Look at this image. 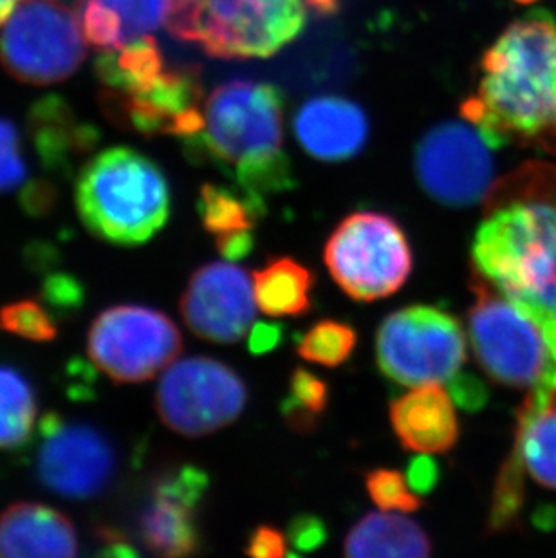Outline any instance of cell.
Returning <instances> with one entry per match:
<instances>
[{"mask_svg":"<svg viewBox=\"0 0 556 558\" xmlns=\"http://www.w3.org/2000/svg\"><path fill=\"white\" fill-rule=\"evenodd\" d=\"M478 93L461 114L492 148L556 154V19L535 10L511 22L481 59Z\"/></svg>","mask_w":556,"mask_h":558,"instance_id":"obj_1","label":"cell"},{"mask_svg":"<svg viewBox=\"0 0 556 558\" xmlns=\"http://www.w3.org/2000/svg\"><path fill=\"white\" fill-rule=\"evenodd\" d=\"M183 143L192 161L214 165L261 205L294 186L283 150V96L275 85H219L205 101L203 131Z\"/></svg>","mask_w":556,"mask_h":558,"instance_id":"obj_2","label":"cell"},{"mask_svg":"<svg viewBox=\"0 0 556 558\" xmlns=\"http://www.w3.org/2000/svg\"><path fill=\"white\" fill-rule=\"evenodd\" d=\"M473 268L528 311L556 348V203L515 201L489 211L472 243Z\"/></svg>","mask_w":556,"mask_h":558,"instance_id":"obj_3","label":"cell"},{"mask_svg":"<svg viewBox=\"0 0 556 558\" xmlns=\"http://www.w3.org/2000/svg\"><path fill=\"white\" fill-rule=\"evenodd\" d=\"M78 216L95 238L140 246L164 230L172 195L164 170L131 147L107 148L80 170Z\"/></svg>","mask_w":556,"mask_h":558,"instance_id":"obj_4","label":"cell"},{"mask_svg":"<svg viewBox=\"0 0 556 558\" xmlns=\"http://www.w3.org/2000/svg\"><path fill=\"white\" fill-rule=\"evenodd\" d=\"M304 0H176L167 32L216 59H266L304 29Z\"/></svg>","mask_w":556,"mask_h":558,"instance_id":"obj_5","label":"cell"},{"mask_svg":"<svg viewBox=\"0 0 556 558\" xmlns=\"http://www.w3.org/2000/svg\"><path fill=\"white\" fill-rule=\"evenodd\" d=\"M475 301L468 338L484 373L497 384L530 390L556 381V348L544 327L473 268Z\"/></svg>","mask_w":556,"mask_h":558,"instance_id":"obj_6","label":"cell"},{"mask_svg":"<svg viewBox=\"0 0 556 558\" xmlns=\"http://www.w3.org/2000/svg\"><path fill=\"white\" fill-rule=\"evenodd\" d=\"M324 263L352 301L374 302L403 288L414 257L403 228L392 217L354 211L327 239Z\"/></svg>","mask_w":556,"mask_h":558,"instance_id":"obj_7","label":"cell"},{"mask_svg":"<svg viewBox=\"0 0 556 558\" xmlns=\"http://www.w3.org/2000/svg\"><path fill=\"white\" fill-rule=\"evenodd\" d=\"M376 364L404 387L448 384L467 364V335L456 316L436 306L394 311L376 332Z\"/></svg>","mask_w":556,"mask_h":558,"instance_id":"obj_8","label":"cell"},{"mask_svg":"<svg viewBox=\"0 0 556 558\" xmlns=\"http://www.w3.org/2000/svg\"><path fill=\"white\" fill-rule=\"evenodd\" d=\"M84 38L76 11L58 0H24L0 35V62L24 84H57L84 63Z\"/></svg>","mask_w":556,"mask_h":558,"instance_id":"obj_9","label":"cell"},{"mask_svg":"<svg viewBox=\"0 0 556 558\" xmlns=\"http://www.w3.org/2000/svg\"><path fill=\"white\" fill-rule=\"evenodd\" d=\"M183 337L154 307L120 304L101 311L87 332V354L116 384H142L178 360Z\"/></svg>","mask_w":556,"mask_h":558,"instance_id":"obj_10","label":"cell"},{"mask_svg":"<svg viewBox=\"0 0 556 558\" xmlns=\"http://www.w3.org/2000/svg\"><path fill=\"white\" fill-rule=\"evenodd\" d=\"M247 403L244 379L206 356L176 360L156 389L159 420L186 437L208 436L237 422Z\"/></svg>","mask_w":556,"mask_h":558,"instance_id":"obj_11","label":"cell"},{"mask_svg":"<svg viewBox=\"0 0 556 558\" xmlns=\"http://www.w3.org/2000/svg\"><path fill=\"white\" fill-rule=\"evenodd\" d=\"M475 125L446 122L426 132L415 148V175L432 199L448 208H468L488 195L494 158Z\"/></svg>","mask_w":556,"mask_h":558,"instance_id":"obj_12","label":"cell"},{"mask_svg":"<svg viewBox=\"0 0 556 558\" xmlns=\"http://www.w3.org/2000/svg\"><path fill=\"white\" fill-rule=\"evenodd\" d=\"M37 480L65 499L85 500L106 490L116 474V450L106 434L89 423L68 422L57 412L40 420Z\"/></svg>","mask_w":556,"mask_h":558,"instance_id":"obj_13","label":"cell"},{"mask_svg":"<svg viewBox=\"0 0 556 558\" xmlns=\"http://www.w3.org/2000/svg\"><path fill=\"white\" fill-rule=\"evenodd\" d=\"M100 109L112 125L143 136L168 134L189 140L205 126L203 85L197 71L167 68L153 85L136 95L104 87Z\"/></svg>","mask_w":556,"mask_h":558,"instance_id":"obj_14","label":"cell"},{"mask_svg":"<svg viewBox=\"0 0 556 558\" xmlns=\"http://www.w3.org/2000/svg\"><path fill=\"white\" fill-rule=\"evenodd\" d=\"M257 307L253 279L231 260L201 266L181 296L184 324L214 343L241 342L252 331Z\"/></svg>","mask_w":556,"mask_h":558,"instance_id":"obj_15","label":"cell"},{"mask_svg":"<svg viewBox=\"0 0 556 558\" xmlns=\"http://www.w3.org/2000/svg\"><path fill=\"white\" fill-rule=\"evenodd\" d=\"M210 477L194 464H183L154 483L153 497L143 508L137 532L145 548L159 557L197 554L201 546L197 506L205 499Z\"/></svg>","mask_w":556,"mask_h":558,"instance_id":"obj_16","label":"cell"},{"mask_svg":"<svg viewBox=\"0 0 556 558\" xmlns=\"http://www.w3.org/2000/svg\"><path fill=\"white\" fill-rule=\"evenodd\" d=\"M300 147L326 163H340L362 153L368 122L362 107L341 96H316L300 107L293 120Z\"/></svg>","mask_w":556,"mask_h":558,"instance_id":"obj_17","label":"cell"},{"mask_svg":"<svg viewBox=\"0 0 556 558\" xmlns=\"http://www.w3.org/2000/svg\"><path fill=\"white\" fill-rule=\"evenodd\" d=\"M27 134L38 161L51 174L71 175L80 159L93 154L101 132L78 114L62 96L38 98L27 112Z\"/></svg>","mask_w":556,"mask_h":558,"instance_id":"obj_18","label":"cell"},{"mask_svg":"<svg viewBox=\"0 0 556 558\" xmlns=\"http://www.w3.org/2000/svg\"><path fill=\"white\" fill-rule=\"evenodd\" d=\"M456 401L443 385H420L390 403L394 434L404 450L415 453H445L459 441Z\"/></svg>","mask_w":556,"mask_h":558,"instance_id":"obj_19","label":"cell"},{"mask_svg":"<svg viewBox=\"0 0 556 558\" xmlns=\"http://www.w3.org/2000/svg\"><path fill=\"white\" fill-rule=\"evenodd\" d=\"M76 555V530L62 511L38 502H15L0 513V558Z\"/></svg>","mask_w":556,"mask_h":558,"instance_id":"obj_20","label":"cell"},{"mask_svg":"<svg viewBox=\"0 0 556 558\" xmlns=\"http://www.w3.org/2000/svg\"><path fill=\"white\" fill-rule=\"evenodd\" d=\"M508 459L539 485L556 490V384L541 385L525 396Z\"/></svg>","mask_w":556,"mask_h":558,"instance_id":"obj_21","label":"cell"},{"mask_svg":"<svg viewBox=\"0 0 556 558\" xmlns=\"http://www.w3.org/2000/svg\"><path fill=\"white\" fill-rule=\"evenodd\" d=\"M197 208L203 227L216 238L217 252L226 260L237 263L253 252V230L266 214V206L242 192L237 194L233 190L208 183L201 189Z\"/></svg>","mask_w":556,"mask_h":558,"instance_id":"obj_22","label":"cell"},{"mask_svg":"<svg viewBox=\"0 0 556 558\" xmlns=\"http://www.w3.org/2000/svg\"><path fill=\"white\" fill-rule=\"evenodd\" d=\"M343 551L351 558H426L432 555V541L409 517L376 511L351 527Z\"/></svg>","mask_w":556,"mask_h":558,"instance_id":"obj_23","label":"cell"},{"mask_svg":"<svg viewBox=\"0 0 556 558\" xmlns=\"http://www.w3.org/2000/svg\"><path fill=\"white\" fill-rule=\"evenodd\" d=\"M258 310L271 318L304 316L313 307L315 275L291 257H274L252 275Z\"/></svg>","mask_w":556,"mask_h":558,"instance_id":"obj_24","label":"cell"},{"mask_svg":"<svg viewBox=\"0 0 556 558\" xmlns=\"http://www.w3.org/2000/svg\"><path fill=\"white\" fill-rule=\"evenodd\" d=\"M165 69L161 49L150 37L137 38L116 51H101L95 62L100 84L123 95L147 89Z\"/></svg>","mask_w":556,"mask_h":558,"instance_id":"obj_25","label":"cell"},{"mask_svg":"<svg viewBox=\"0 0 556 558\" xmlns=\"http://www.w3.org/2000/svg\"><path fill=\"white\" fill-rule=\"evenodd\" d=\"M37 422V396L24 374L0 365V450L29 441Z\"/></svg>","mask_w":556,"mask_h":558,"instance_id":"obj_26","label":"cell"},{"mask_svg":"<svg viewBox=\"0 0 556 558\" xmlns=\"http://www.w3.org/2000/svg\"><path fill=\"white\" fill-rule=\"evenodd\" d=\"M329 405V385L318 374L294 369L289 376L288 395L280 403V414L297 433H311L318 427Z\"/></svg>","mask_w":556,"mask_h":558,"instance_id":"obj_27","label":"cell"},{"mask_svg":"<svg viewBox=\"0 0 556 558\" xmlns=\"http://www.w3.org/2000/svg\"><path fill=\"white\" fill-rule=\"evenodd\" d=\"M358 345V332L341 320H318L297 338V353L310 364L338 367L351 359Z\"/></svg>","mask_w":556,"mask_h":558,"instance_id":"obj_28","label":"cell"},{"mask_svg":"<svg viewBox=\"0 0 556 558\" xmlns=\"http://www.w3.org/2000/svg\"><path fill=\"white\" fill-rule=\"evenodd\" d=\"M0 331L10 332L29 342H53L58 327L44 302L21 299L0 307Z\"/></svg>","mask_w":556,"mask_h":558,"instance_id":"obj_29","label":"cell"},{"mask_svg":"<svg viewBox=\"0 0 556 558\" xmlns=\"http://www.w3.org/2000/svg\"><path fill=\"white\" fill-rule=\"evenodd\" d=\"M76 15L85 40L100 53L123 48L120 15L109 0H78Z\"/></svg>","mask_w":556,"mask_h":558,"instance_id":"obj_30","label":"cell"},{"mask_svg":"<svg viewBox=\"0 0 556 558\" xmlns=\"http://www.w3.org/2000/svg\"><path fill=\"white\" fill-rule=\"evenodd\" d=\"M121 21L123 46L137 38L150 37V33L167 24L176 0H109Z\"/></svg>","mask_w":556,"mask_h":558,"instance_id":"obj_31","label":"cell"},{"mask_svg":"<svg viewBox=\"0 0 556 558\" xmlns=\"http://www.w3.org/2000/svg\"><path fill=\"white\" fill-rule=\"evenodd\" d=\"M365 488L374 505L382 510L412 513L423 506L420 494L412 490L407 475L398 470H371L365 475Z\"/></svg>","mask_w":556,"mask_h":558,"instance_id":"obj_32","label":"cell"},{"mask_svg":"<svg viewBox=\"0 0 556 558\" xmlns=\"http://www.w3.org/2000/svg\"><path fill=\"white\" fill-rule=\"evenodd\" d=\"M40 301L53 316H71L84 306L85 288L74 275L51 271L44 279Z\"/></svg>","mask_w":556,"mask_h":558,"instance_id":"obj_33","label":"cell"},{"mask_svg":"<svg viewBox=\"0 0 556 558\" xmlns=\"http://www.w3.org/2000/svg\"><path fill=\"white\" fill-rule=\"evenodd\" d=\"M26 159L15 123L0 118V194L19 189L26 181Z\"/></svg>","mask_w":556,"mask_h":558,"instance_id":"obj_34","label":"cell"},{"mask_svg":"<svg viewBox=\"0 0 556 558\" xmlns=\"http://www.w3.org/2000/svg\"><path fill=\"white\" fill-rule=\"evenodd\" d=\"M288 544L299 554H310L327 541V527L321 517L297 515L288 526Z\"/></svg>","mask_w":556,"mask_h":558,"instance_id":"obj_35","label":"cell"},{"mask_svg":"<svg viewBox=\"0 0 556 558\" xmlns=\"http://www.w3.org/2000/svg\"><path fill=\"white\" fill-rule=\"evenodd\" d=\"M19 203L26 216L35 219L51 216L58 205L57 186L48 180L29 181L22 189Z\"/></svg>","mask_w":556,"mask_h":558,"instance_id":"obj_36","label":"cell"},{"mask_svg":"<svg viewBox=\"0 0 556 558\" xmlns=\"http://www.w3.org/2000/svg\"><path fill=\"white\" fill-rule=\"evenodd\" d=\"M446 389L450 392L451 400L464 411H481L488 401V390L483 381L478 376L462 373V371L446 384Z\"/></svg>","mask_w":556,"mask_h":558,"instance_id":"obj_37","label":"cell"},{"mask_svg":"<svg viewBox=\"0 0 556 558\" xmlns=\"http://www.w3.org/2000/svg\"><path fill=\"white\" fill-rule=\"evenodd\" d=\"M288 537L280 530L274 526H258L250 535L244 551L252 557L280 558L289 555Z\"/></svg>","mask_w":556,"mask_h":558,"instance_id":"obj_38","label":"cell"},{"mask_svg":"<svg viewBox=\"0 0 556 558\" xmlns=\"http://www.w3.org/2000/svg\"><path fill=\"white\" fill-rule=\"evenodd\" d=\"M407 480L415 494L425 496L436 488L439 481V466L428 453H420L418 458L410 461Z\"/></svg>","mask_w":556,"mask_h":558,"instance_id":"obj_39","label":"cell"},{"mask_svg":"<svg viewBox=\"0 0 556 558\" xmlns=\"http://www.w3.org/2000/svg\"><path fill=\"white\" fill-rule=\"evenodd\" d=\"M280 342H282V326L269 324V322H255L250 331L247 349L253 354H264L274 351Z\"/></svg>","mask_w":556,"mask_h":558,"instance_id":"obj_40","label":"cell"},{"mask_svg":"<svg viewBox=\"0 0 556 558\" xmlns=\"http://www.w3.org/2000/svg\"><path fill=\"white\" fill-rule=\"evenodd\" d=\"M98 537V546L100 551L98 554L106 555V557H134L136 549L132 546L131 541L114 527H100L96 532Z\"/></svg>","mask_w":556,"mask_h":558,"instance_id":"obj_41","label":"cell"},{"mask_svg":"<svg viewBox=\"0 0 556 558\" xmlns=\"http://www.w3.org/2000/svg\"><path fill=\"white\" fill-rule=\"evenodd\" d=\"M26 258L32 264V268L43 269V271H49L53 268V264L58 260V253L55 252L53 246L49 244H33L32 248L27 250Z\"/></svg>","mask_w":556,"mask_h":558,"instance_id":"obj_42","label":"cell"},{"mask_svg":"<svg viewBox=\"0 0 556 558\" xmlns=\"http://www.w3.org/2000/svg\"><path fill=\"white\" fill-rule=\"evenodd\" d=\"M305 5L318 15H333L340 8V0H304Z\"/></svg>","mask_w":556,"mask_h":558,"instance_id":"obj_43","label":"cell"},{"mask_svg":"<svg viewBox=\"0 0 556 558\" xmlns=\"http://www.w3.org/2000/svg\"><path fill=\"white\" fill-rule=\"evenodd\" d=\"M16 0H0V26L10 19L11 13L15 11Z\"/></svg>","mask_w":556,"mask_h":558,"instance_id":"obj_44","label":"cell"},{"mask_svg":"<svg viewBox=\"0 0 556 558\" xmlns=\"http://www.w3.org/2000/svg\"><path fill=\"white\" fill-rule=\"evenodd\" d=\"M515 2H519V4L525 5L533 4V2H536V0H515Z\"/></svg>","mask_w":556,"mask_h":558,"instance_id":"obj_45","label":"cell"}]
</instances>
